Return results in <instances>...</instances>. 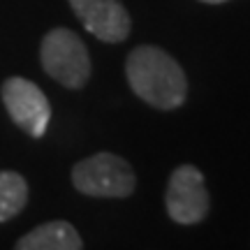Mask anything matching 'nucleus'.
<instances>
[{"mask_svg":"<svg viewBox=\"0 0 250 250\" xmlns=\"http://www.w3.org/2000/svg\"><path fill=\"white\" fill-rule=\"evenodd\" d=\"M165 206L169 218L179 225H197L208 215L211 197L204 176L195 165H181L171 171L165 192Z\"/></svg>","mask_w":250,"mask_h":250,"instance_id":"obj_4","label":"nucleus"},{"mask_svg":"<svg viewBox=\"0 0 250 250\" xmlns=\"http://www.w3.org/2000/svg\"><path fill=\"white\" fill-rule=\"evenodd\" d=\"M72 12L83 28L102 42H123L130 35V14L121 0H70Z\"/></svg>","mask_w":250,"mask_h":250,"instance_id":"obj_6","label":"nucleus"},{"mask_svg":"<svg viewBox=\"0 0 250 250\" xmlns=\"http://www.w3.org/2000/svg\"><path fill=\"white\" fill-rule=\"evenodd\" d=\"M199 2H206V5H223V2H229V0H199Z\"/></svg>","mask_w":250,"mask_h":250,"instance_id":"obj_9","label":"nucleus"},{"mask_svg":"<svg viewBox=\"0 0 250 250\" xmlns=\"http://www.w3.org/2000/svg\"><path fill=\"white\" fill-rule=\"evenodd\" d=\"M2 102L9 118L30 137H44L51 121V104L42 88L23 77H9L2 83Z\"/></svg>","mask_w":250,"mask_h":250,"instance_id":"obj_5","label":"nucleus"},{"mask_svg":"<svg viewBox=\"0 0 250 250\" xmlns=\"http://www.w3.org/2000/svg\"><path fill=\"white\" fill-rule=\"evenodd\" d=\"M28 183L19 171H0V223H7L23 211Z\"/></svg>","mask_w":250,"mask_h":250,"instance_id":"obj_8","label":"nucleus"},{"mask_svg":"<svg viewBox=\"0 0 250 250\" xmlns=\"http://www.w3.org/2000/svg\"><path fill=\"white\" fill-rule=\"evenodd\" d=\"M125 74L134 95L160 111L179 109L188 98L186 72L160 46H134L125 61Z\"/></svg>","mask_w":250,"mask_h":250,"instance_id":"obj_1","label":"nucleus"},{"mask_svg":"<svg viewBox=\"0 0 250 250\" xmlns=\"http://www.w3.org/2000/svg\"><path fill=\"white\" fill-rule=\"evenodd\" d=\"M72 183L81 195L102 199H123L137 188L132 165L116 153H95L72 167Z\"/></svg>","mask_w":250,"mask_h":250,"instance_id":"obj_2","label":"nucleus"},{"mask_svg":"<svg viewBox=\"0 0 250 250\" xmlns=\"http://www.w3.org/2000/svg\"><path fill=\"white\" fill-rule=\"evenodd\" d=\"M40 58L44 72L70 90L83 88L90 79V56L74 30L54 28L42 37Z\"/></svg>","mask_w":250,"mask_h":250,"instance_id":"obj_3","label":"nucleus"},{"mask_svg":"<svg viewBox=\"0 0 250 250\" xmlns=\"http://www.w3.org/2000/svg\"><path fill=\"white\" fill-rule=\"evenodd\" d=\"M79 232L65 220H51L35 227L17 241V250H81Z\"/></svg>","mask_w":250,"mask_h":250,"instance_id":"obj_7","label":"nucleus"}]
</instances>
